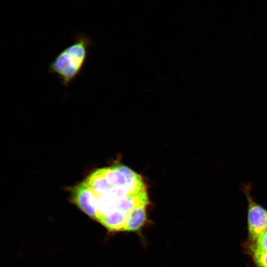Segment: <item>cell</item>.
Segmentation results:
<instances>
[{"label":"cell","mask_w":267,"mask_h":267,"mask_svg":"<svg viewBox=\"0 0 267 267\" xmlns=\"http://www.w3.org/2000/svg\"><path fill=\"white\" fill-rule=\"evenodd\" d=\"M72 44L61 50L48 66V72L56 74L64 87H68L82 73L93 43L83 33L74 35Z\"/></svg>","instance_id":"obj_1"},{"label":"cell","mask_w":267,"mask_h":267,"mask_svg":"<svg viewBox=\"0 0 267 267\" xmlns=\"http://www.w3.org/2000/svg\"><path fill=\"white\" fill-rule=\"evenodd\" d=\"M245 192L248 202V225L250 240L255 244L259 237L267 229V211L253 200L249 187Z\"/></svg>","instance_id":"obj_2"},{"label":"cell","mask_w":267,"mask_h":267,"mask_svg":"<svg viewBox=\"0 0 267 267\" xmlns=\"http://www.w3.org/2000/svg\"><path fill=\"white\" fill-rule=\"evenodd\" d=\"M71 199L83 212L95 219L97 198L86 180L72 188Z\"/></svg>","instance_id":"obj_3"},{"label":"cell","mask_w":267,"mask_h":267,"mask_svg":"<svg viewBox=\"0 0 267 267\" xmlns=\"http://www.w3.org/2000/svg\"><path fill=\"white\" fill-rule=\"evenodd\" d=\"M86 180L97 198L108 193L112 187L105 176L104 168L97 169L92 173Z\"/></svg>","instance_id":"obj_4"},{"label":"cell","mask_w":267,"mask_h":267,"mask_svg":"<svg viewBox=\"0 0 267 267\" xmlns=\"http://www.w3.org/2000/svg\"><path fill=\"white\" fill-rule=\"evenodd\" d=\"M146 206H138L130 213L124 231L139 233L147 222Z\"/></svg>","instance_id":"obj_5"},{"label":"cell","mask_w":267,"mask_h":267,"mask_svg":"<svg viewBox=\"0 0 267 267\" xmlns=\"http://www.w3.org/2000/svg\"><path fill=\"white\" fill-rule=\"evenodd\" d=\"M250 250L257 267H267V251L259 248L255 244L251 245Z\"/></svg>","instance_id":"obj_6"},{"label":"cell","mask_w":267,"mask_h":267,"mask_svg":"<svg viewBox=\"0 0 267 267\" xmlns=\"http://www.w3.org/2000/svg\"><path fill=\"white\" fill-rule=\"evenodd\" d=\"M255 244L259 248L267 251V229L258 238Z\"/></svg>","instance_id":"obj_7"},{"label":"cell","mask_w":267,"mask_h":267,"mask_svg":"<svg viewBox=\"0 0 267 267\" xmlns=\"http://www.w3.org/2000/svg\"><path fill=\"white\" fill-rule=\"evenodd\" d=\"M267 229H266V230H267Z\"/></svg>","instance_id":"obj_8"}]
</instances>
